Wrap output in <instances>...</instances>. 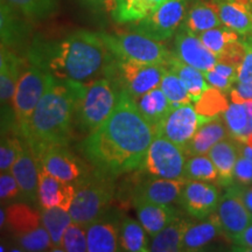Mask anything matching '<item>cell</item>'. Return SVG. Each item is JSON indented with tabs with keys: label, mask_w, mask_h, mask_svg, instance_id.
I'll return each instance as SVG.
<instances>
[{
	"label": "cell",
	"mask_w": 252,
	"mask_h": 252,
	"mask_svg": "<svg viewBox=\"0 0 252 252\" xmlns=\"http://www.w3.org/2000/svg\"><path fill=\"white\" fill-rule=\"evenodd\" d=\"M250 124H251V128H252V118H251V121H250Z\"/></svg>",
	"instance_id": "91938a15"
},
{
	"label": "cell",
	"mask_w": 252,
	"mask_h": 252,
	"mask_svg": "<svg viewBox=\"0 0 252 252\" xmlns=\"http://www.w3.org/2000/svg\"><path fill=\"white\" fill-rule=\"evenodd\" d=\"M213 160L217 172H219V182L223 186L234 184V168L239 157V147L237 141H232L224 138L219 141L208 152Z\"/></svg>",
	"instance_id": "7402d4cb"
},
{
	"label": "cell",
	"mask_w": 252,
	"mask_h": 252,
	"mask_svg": "<svg viewBox=\"0 0 252 252\" xmlns=\"http://www.w3.org/2000/svg\"><path fill=\"white\" fill-rule=\"evenodd\" d=\"M208 121L210 119L198 115L191 103L175 106L157 128L156 135L166 138L184 149L196 133L198 127Z\"/></svg>",
	"instance_id": "7c38bea8"
},
{
	"label": "cell",
	"mask_w": 252,
	"mask_h": 252,
	"mask_svg": "<svg viewBox=\"0 0 252 252\" xmlns=\"http://www.w3.org/2000/svg\"><path fill=\"white\" fill-rule=\"evenodd\" d=\"M156 138V131L138 109L134 99L122 91L111 116L88 134L80 150L88 162L104 174L117 176L140 171Z\"/></svg>",
	"instance_id": "6da1fadb"
},
{
	"label": "cell",
	"mask_w": 252,
	"mask_h": 252,
	"mask_svg": "<svg viewBox=\"0 0 252 252\" xmlns=\"http://www.w3.org/2000/svg\"><path fill=\"white\" fill-rule=\"evenodd\" d=\"M41 223L50 235L53 251H62L63 236L72 223L70 213L62 208H41Z\"/></svg>",
	"instance_id": "1f68e13d"
},
{
	"label": "cell",
	"mask_w": 252,
	"mask_h": 252,
	"mask_svg": "<svg viewBox=\"0 0 252 252\" xmlns=\"http://www.w3.org/2000/svg\"><path fill=\"white\" fill-rule=\"evenodd\" d=\"M33 151L37 168L63 181L76 185L86 179L94 167H89L83 160L70 152L68 145H45Z\"/></svg>",
	"instance_id": "ba28073f"
},
{
	"label": "cell",
	"mask_w": 252,
	"mask_h": 252,
	"mask_svg": "<svg viewBox=\"0 0 252 252\" xmlns=\"http://www.w3.org/2000/svg\"><path fill=\"white\" fill-rule=\"evenodd\" d=\"M230 98L232 103L244 104L248 99H252V81L247 83L238 82L237 87L230 90Z\"/></svg>",
	"instance_id": "681fc988"
},
{
	"label": "cell",
	"mask_w": 252,
	"mask_h": 252,
	"mask_svg": "<svg viewBox=\"0 0 252 252\" xmlns=\"http://www.w3.org/2000/svg\"><path fill=\"white\" fill-rule=\"evenodd\" d=\"M186 153L182 147L166 138L156 135L140 171L154 178L186 179Z\"/></svg>",
	"instance_id": "30bf717a"
},
{
	"label": "cell",
	"mask_w": 252,
	"mask_h": 252,
	"mask_svg": "<svg viewBox=\"0 0 252 252\" xmlns=\"http://www.w3.org/2000/svg\"><path fill=\"white\" fill-rule=\"evenodd\" d=\"M222 25L215 2L212 0H194L187 11L182 26L198 35Z\"/></svg>",
	"instance_id": "603a6c76"
},
{
	"label": "cell",
	"mask_w": 252,
	"mask_h": 252,
	"mask_svg": "<svg viewBox=\"0 0 252 252\" xmlns=\"http://www.w3.org/2000/svg\"><path fill=\"white\" fill-rule=\"evenodd\" d=\"M244 1H248V2H250V4H252V0H244Z\"/></svg>",
	"instance_id": "6f0895ef"
},
{
	"label": "cell",
	"mask_w": 252,
	"mask_h": 252,
	"mask_svg": "<svg viewBox=\"0 0 252 252\" xmlns=\"http://www.w3.org/2000/svg\"><path fill=\"white\" fill-rule=\"evenodd\" d=\"M189 0H169L146 18L131 24V30L157 41L172 37L184 24Z\"/></svg>",
	"instance_id": "8fae6325"
},
{
	"label": "cell",
	"mask_w": 252,
	"mask_h": 252,
	"mask_svg": "<svg viewBox=\"0 0 252 252\" xmlns=\"http://www.w3.org/2000/svg\"><path fill=\"white\" fill-rule=\"evenodd\" d=\"M187 179H162L151 176L132 191V202H152L171 204L180 200Z\"/></svg>",
	"instance_id": "e0dca14e"
},
{
	"label": "cell",
	"mask_w": 252,
	"mask_h": 252,
	"mask_svg": "<svg viewBox=\"0 0 252 252\" xmlns=\"http://www.w3.org/2000/svg\"><path fill=\"white\" fill-rule=\"evenodd\" d=\"M167 67H168L169 70L175 72L181 78V81L184 82L186 88H187L189 94H190L193 102H196L201 97V94L212 87L206 80L203 71L198 70V69L191 67L187 63L180 61L175 55L168 62Z\"/></svg>",
	"instance_id": "d6a6232c"
},
{
	"label": "cell",
	"mask_w": 252,
	"mask_h": 252,
	"mask_svg": "<svg viewBox=\"0 0 252 252\" xmlns=\"http://www.w3.org/2000/svg\"><path fill=\"white\" fill-rule=\"evenodd\" d=\"M235 250L252 252V223L232 238Z\"/></svg>",
	"instance_id": "f907efd6"
},
{
	"label": "cell",
	"mask_w": 252,
	"mask_h": 252,
	"mask_svg": "<svg viewBox=\"0 0 252 252\" xmlns=\"http://www.w3.org/2000/svg\"><path fill=\"white\" fill-rule=\"evenodd\" d=\"M27 60L58 80L83 84L111 78L117 62L100 34L86 30L60 39L36 36L28 47Z\"/></svg>",
	"instance_id": "7a4b0ae2"
},
{
	"label": "cell",
	"mask_w": 252,
	"mask_h": 252,
	"mask_svg": "<svg viewBox=\"0 0 252 252\" xmlns=\"http://www.w3.org/2000/svg\"><path fill=\"white\" fill-rule=\"evenodd\" d=\"M215 2L223 26L239 35L252 36V4L244 0H212Z\"/></svg>",
	"instance_id": "ffe728a7"
},
{
	"label": "cell",
	"mask_w": 252,
	"mask_h": 252,
	"mask_svg": "<svg viewBox=\"0 0 252 252\" xmlns=\"http://www.w3.org/2000/svg\"><path fill=\"white\" fill-rule=\"evenodd\" d=\"M236 140L239 141V143L247 145V146L251 147V149H252V130L250 132H248V133L243 135V137L238 138V139H236Z\"/></svg>",
	"instance_id": "db71d44e"
},
{
	"label": "cell",
	"mask_w": 252,
	"mask_h": 252,
	"mask_svg": "<svg viewBox=\"0 0 252 252\" xmlns=\"http://www.w3.org/2000/svg\"><path fill=\"white\" fill-rule=\"evenodd\" d=\"M88 251L115 252L122 251L119 229L112 222L97 220L87 226Z\"/></svg>",
	"instance_id": "d4e9b609"
},
{
	"label": "cell",
	"mask_w": 252,
	"mask_h": 252,
	"mask_svg": "<svg viewBox=\"0 0 252 252\" xmlns=\"http://www.w3.org/2000/svg\"><path fill=\"white\" fill-rule=\"evenodd\" d=\"M0 215H1V220H0V225H1V228H4V224H6V220H7V216H6V210H4V208H1Z\"/></svg>",
	"instance_id": "9f6ffc18"
},
{
	"label": "cell",
	"mask_w": 252,
	"mask_h": 252,
	"mask_svg": "<svg viewBox=\"0 0 252 252\" xmlns=\"http://www.w3.org/2000/svg\"><path fill=\"white\" fill-rule=\"evenodd\" d=\"M100 36L116 59L149 64H168L174 56L160 41L131 32L123 34H106L99 32Z\"/></svg>",
	"instance_id": "8992f818"
},
{
	"label": "cell",
	"mask_w": 252,
	"mask_h": 252,
	"mask_svg": "<svg viewBox=\"0 0 252 252\" xmlns=\"http://www.w3.org/2000/svg\"><path fill=\"white\" fill-rule=\"evenodd\" d=\"M49 75V74H48ZM86 84L50 76L34 110L25 141L32 150L45 145H69Z\"/></svg>",
	"instance_id": "3957f363"
},
{
	"label": "cell",
	"mask_w": 252,
	"mask_h": 252,
	"mask_svg": "<svg viewBox=\"0 0 252 252\" xmlns=\"http://www.w3.org/2000/svg\"><path fill=\"white\" fill-rule=\"evenodd\" d=\"M122 90L109 77L86 84L76 111V125L88 134L99 127L116 109Z\"/></svg>",
	"instance_id": "5b68a950"
},
{
	"label": "cell",
	"mask_w": 252,
	"mask_h": 252,
	"mask_svg": "<svg viewBox=\"0 0 252 252\" xmlns=\"http://www.w3.org/2000/svg\"><path fill=\"white\" fill-rule=\"evenodd\" d=\"M223 118H224L226 127H228L229 133L235 138L243 137L250 132L251 124H250V116L248 115L247 108H245L244 104H238V103H232L230 104L229 108L226 109V111L223 113Z\"/></svg>",
	"instance_id": "ab89813d"
},
{
	"label": "cell",
	"mask_w": 252,
	"mask_h": 252,
	"mask_svg": "<svg viewBox=\"0 0 252 252\" xmlns=\"http://www.w3.org/2000/svg\"><path fill=\"white\" fill-rule=\"evenodd\" d=\"M76 194L70 207L72 222L87 226L102 219L115 195V178L94 171L86 179L77 182Z\"/></svg>",
	"instance_id": "277c9868"
},
{
	"label": "cell",
	"mask_w": 252,
	"mask_h": 252,
	"mask_svg": "<svg viewBox=\"0 0 252 252\" xmlns=\"http://www.w3.org/2000/svg\"><path fill=\"white\" fill-rule=\"evenodd\" d=\"M134 102L137 104L141 115L150 123L154 131H157V128L166 118V116L173 109L168 98L160 87L154 88L149 93L141 94L140 97L134 99Z\"/></svg>",
	"instance_id": "83f0119b"
},
{
	"label": "cell",
	"mask_w": 252,
	"mask_h": 252,
	"mask_svg": "<svg viewBox=\"0 0 252 252\" xmlns=\"http://www.w3.org/2000/svg\"><path fill=\"white\" fill-rule=\"evenodd\" d=\"M24 67L23 59L14 50L1 47L0 55V98H1L2 130L12 126L15 131L13 97Z\"/></svg>",
	"instance_id": "4fadbf2b"
},
{
	"label": "cell",
	"mask_w": 252,
	"mask_h": 252,
	"mask_svg": "<svg viewBox=\"0 0 252 252\" xmlns=\"http://www.w3.org/2000/svg\"><path fill=\"white\" fill-rule=\"evenodd\" d=\"M222 234L224 232L215 212L208 220L189 226L182 242V251L202 250Z\"/></svg>",
	"instance_id": "4316f807"
},
{
	"label": "cell",
	"mask_w": 252,
	"mask_h": 252,
	"mask_svg": "<svg viewBox=\"0 0 252 252\" xmlns=\"http://www.w3.org/2000/svg\"><path fill=\"white\" fill-rule=\"evenodd\" d=\"M167 1L169 0H118L111 15L115 23L131 25L146 18Z\"/></svg>",
	"instance_id": "f546056e"
},
{
	"label": "cell",
	"mask_w": 252,
	"mask_h": 252,
	"mask_svg": "<svg viewBox=\"0 0 252 252\" xmlns=\"http://www.w3.org/2000/svg\"><path fill=\"white\" fill-rule=\"evenodd\" d=\"M62 251L86 252L88 251L87 228L72 222L63 236Z\"/></svg>",
	"instance_id": "7bdbcfd3"
},
{
	"label": "cell",
	"mask_w": 252,
	"mask_h": 252,
	"mask_svg": "<svg viewBox=\"0 0 252 252\" xmlns=\"http://www.w3.org/2000/svg\"><path fill=\"white\" fill-rule=\"evenodd\" d=\"M19 188L21 200L28 203L39 201V168L33 151L26 141L11 168Z\"/></svg>",
	"instance_id": "ac0fdd59"
},
{
	"label": "cell",
	"mask_w": 252,
	"mask_h": 252,
	"mask_svg": "<svg viewBox=\"0 0 252 252\" xmlns=\"http://www.w3.org/2000/svg\"><path fill=\"white\" fill-rule=\"evenodd\" d=\"M167 70L168 67L165 64H149L117 59L111 78L116 81L119 89L132 99H137L141 94L160 87Z\"/></svg>",
	"instance_id": "9c48e42d"
},
{
	"label": "cell",
	"mask_w": 252,
	"mask_h": 252,
	"mask_svg": "<svg viewBox=\"0 0 252 252\" xmlns=\"http://www.w3.org/2000/svg\"><path fill=\"white\" fill-rule=\"evenodd\" d=\"M6 224L13 232L15 237L21 236L32 230L42 225L41 223V212L33 209L24 202H17L11 204L6 209Z\"/></svg>",
	"instance_id": "4dcf8cb0"
},
{
	"label": "cell",
	"mask_w": 252,
	"mask_h": 252,
	"mask_svg": "<svg viewBox=\"0 0 252 252\" xmlns=\"http://www.w3.org/2000/svg\"><path fill=\"white\" fill-rule=\"evenodd\" d=\"M234 181L242 186L252 185V161L241 153L234 168Z\"/></svg>",
	"instance_id": "f6af8a7d"
},
{
	"label": "cell",
	"mask_w": 252,
	"mask_h": 252,
	"mask_svg": "<svg viewBox=\"0 0 252 252\" xmlns=\"http://www.w3.org/2000/svg\"><path fill=\"white\" fill-rule=\"evenodd\" d=\"M248 40H250V41H252V36H248Z\"/></svg>",
	"instance_id": "680465c9"
},
{
	"label": "cell",
	"mask_w": 252,
	"mask_h": 252,
	"mask_svg": "<svg viewBox=\"0 0 252 252\" xmlns=\"http://www.w3.org/2000/svg\"><path fill=\"white\" fill-rule=\"evenodd\" d=\"M137 208L138 220L151 237L169 224L178 215L174 208L169 204H160L152 202H138Z\"/></svg>",
	"instance_id": "cb8c5ba5"
},
{
	"label": "cell",
	"mask_w": 252,
	"mask_h": 252,
	"mask_svg": "<svg viewBox=\"0 0 252 252\" xmlns=\"http://www.w3.org/2000/svg\"><path fill=\"white\" fill-rule=\"evenodd\" d=\"M18 197H21V193L14 175L11 172H1L0 174V200L1 202L7 203Z\"/></svg>",
	"instance_id": "ee69618b"
},
{
	"label": "cell",
	"mask_w": 252,
	"mask_h": 252,
	"mask_svg": "<svg viewBox=\"0 0 252 252\" xmlns=\"http://www.w3.org/2000/svg\"><path fill=\"white\" fill-rule=\"evenodd\" d=\"M174 55L180 61L206 72L215 67L219 60L203 45L200 36L181 26L175 34Z\"/></svg>",
	"instance_id": "2e32d148"
},
{
	"label": "cell",
	"mask_w": 252,
	"mask_h": 252,
	"mask_svg": "<svg viewBox=\"0 0 252 252\" xmlns=\"http://www.w3.org/2000/svg\"><path fill=\"white\" fill-rule=\"evenodd\" d=\"M195 110L198 115L208 119L219 117L229 108V102L223 94V91L210 87L195 102Z\"/></svg>",
	"instance_id": "8d00e7d4"
},
{
	"label": "cell",
	"mask_w": 252,
	"mask_h": 252,
	"mask_svg": "<svg viewBox=\"0 0 252 252\" xmlns=\"http://www.w3.org/2000/svg\"><path fill=\"white\" fill-rule=\"evenodd\" d=\"M17 242L24 251H48L53 250V242L46 228L40 225L32 231L18 236Z\"/></svg>",
	"instance_id": "60d3db41"
},
{
	"label": "cell",
	"mask_w": 252,
	"mask_h": 252,
	"mask_svg": "<svg viewBox=\"0 0 252 252\" xmlns=\"http://www.w3.org/2000/svg\"><path fill=\"white\" fill-rule=\"evenodd\" d=\"M20 138L18 133L14 135L2 134L1 146H0V171L1 172H11L12 166L25 145V140H21Z\"/></svg>",
	"instance_id": "b9f144b4"
},
{
	"label": "cell",
	"mask_w": 252,
	"mask_h": 252,
	"mask_svg": "<svg viewBox=\"0 0 252 252\" xmlns=\"http://www.w3.org/2000/svg\"><path fill=\"white\" fill-rule=\"evenodd\" d=\"M204 76H206V80L208 81V83H209L210 86L216 88V89H220V91H223V93L231 90L232 84H234L235 82L230 80V78L224 77L223 75L219 74V72L214 70V69L204 72Z\"/></svg>",
	"instance_id": "c3c4849f"
},
{
	"label": "cell",
	"mask_w": 252,
	"mask_h": 252,
	"mask_svg": "<svg viewBox=\"0 0 252 252\" xmlns=\"http://www.w3.org/2000/svg\"><path fill=\"white\" fill-rule=\"evenodd\" d=\"M82 5L94 13H110L115 11L118 0H80Z\"/></svg>",
	"instance_id": "7dc6e473"
},
{
	"label": "cell",
	"mask_w": 252,
	"mask_h": 252,
	"mask_svg": "<svg viewBox=\"0 0 252 252\" xmlns=\"http://www.w3.org/2000/svg\"><path fill=\"white\" fill-rule=\"evenodd\" d=\"M49 75L36 65L30 64L19 78L13 97L15 132L23 139L26 137L34 110L45 93Z\"/></svg>",
	"instance_id": "52a82bcc"
},
{
	"label": "cell",
	"mask_w": 252,
	"mask_h": 252,
	"mask_svg": "<svg viewBox=\"0 0 252 252\" xmlns=\"http://www.w3.org/2000/svg\"><path fill=\"white\" fill-rule=\"evenodd\" d=\"M220 200L217 186L208 181L188 180L179 202L195 219H207L216 212Z\"/></svg>",
	"instance_id": "5bb4252c"
},
{
	"label": "cell",
	"mask_w": 252,
	"mask_h": 252,
	"mask_svg": "<svg viewBox=\"0 0 252 252\" xmlns=\"http://www.w3.org/2000/svg\"><path fill=\"white\" fill-rule=\"evenodd\" d=\"M245 54L237 71V82L247 83L252 81V41L244 40Z\"/></svg>",
	"instance_id": "bcb514c9"
},
{
	"label": "cell",
	"mask_w": 252,
	"mask_h": 252,
	"mask_svg": "<svg viewBox=\"0 0 252 252\" xmlns=\"http://www.w3.org/2000/svg\"><path fill=\"white\" fill-rule=\"evenodd\" d=\"M198 36H200L203 45L216 56L217 60L232 43L241 40L238 33L223 26V25L220 27L203 32V33L198 34Z\"/></svg>",
	"instance_id": "d590c367"
},
{
	"label": "cell",
	"mask_w": 252,
	"mask_h": 252,
	"mask_svg": "<svg viewBox=\"0 0 252 252\" xmlns=\"http://www.w3.org/2000/svg\"><path fill=\"white\" fill-rule=\"evenodd\" d=\"M23 14L1 1V47L13 50L27 39L28 25Z\"/></svg>",
	"instance_id": "484cf974"
},
{
	"label": "cell",
	"mask_w": 252,
	"mask_h": 252,
	"mask_svg": "<svg viewBox=\"0 0 252 252\" xmlns=\"http://www.w3.org/2000/svg\"><path fill=\"white\" fill-rule=\"evenodd\" d=\"M216 214L223 232L231 239L252 223V213L242 200L236 185H230L225 194L220 196Z\"/></svg>",
	"instance_id": "9a60e30c"
},
{
	"label": "cell",
	"mask_w": 252,
	"mask_h": 252,
	"mask_svg": "<svg viewBox=\"0 0 252 252\" xmlns=\"http://www.w3.org/2000/svg\"><path fill=\"white\" fill-rule=\"evenodd\" d=\"M147 231L140 222L124 219L119 226V242L123 251L146 252L150 251V241Z\"/></svg>",
	"instance_id": "836d02e7"
},
{
	"label": "cell",
	"mask_w": 252,
	"mask_h": 252,
	"mask_svg": "<svg viewBox=\"0 0 252 252\" xmlns=\"http://www.w3.org/2000/svg\"><path fill=\"white\" fill-rule=\"evenodd\" d=\"M76 194V186L72 182L48 174L39 169V202L41 208H62L70 210L72 201Z\"/></svg>",
	"instance_id": "d6986e66"
},
{
	"label": "cell",
	"mask_w": 252,
	"mask_h": 252,
	"mask_svg": "<svg viewBox=\"0 0 252 252\" xmlns=\"http://www.w3.org/2000/svg\"><path fill=\"white\" fill-rule=\"evenodd\" d=\"M239 195H241L242 200L245 203V206L252 213V185L250 186H242L236 185Z\"/></svg>",
	"instance_id": "816d5d0a"
},
{
	"label": "cell",
	"mask_w": 252,
	"mask_h": 252,
	"mask_svg": "<svg viewBox=\"0 0 252 252\" xmlns=\"http://www.w3.org/2000/svg\"><path fill=\"white\" fill-rule=\"evenodd\" d=\"M237 143H238V147H239V153L243 154L244 157H247L248 159H250L252 161V149L251 147H249V146H247V145L239 143V141H237Z\"/></svg>",
	"instance_id": "f5cc1de1"
},
{
	"label": "cell",
	"mask_w": 252,
	"mask_h": 252,
	"mask_svg": "<svg viewBox=\"0 0 252 252\" xmlns=\"http://www.w3.org/2000/svg\"><path fill=\"white\" fill-rule=\"evenodd\" d=\"M228 132L229 130L222 116L210 119L198 127L194 137L184 147L186 156L208 154L214 145L228 137Z\"/></svg>",
	"instance_id": "44dd1931"
},
{
	"label": "cell",
	"mask_w": 252,
	"mask_h": 252,
	"mask_svg": "<svg viewBox=\"0 0 252 252\" xmlns=\"http://www.w3.org/2000/svg\"><path fill=\"white\" fill-rule=\"evenodd\" d=\"M193 223L176 216L174 220L152 237L150 251L154 252H178L182 251V242L189 226Z\"/></svg>",
	"instance_id": "f1b7e54d"
},
{
	"label": "cell",
	"mask_w": 252,
	"mask_h": 252,
	"mask_svg": "<svg viewBox=\"0 0 252 252\" xmlns=\"http://www.w3.org/2000/svg\"><path fill=\"white\" fill-rule=\"evenodd\" d=\"M245 108H247V111H248V115L250 116V118H252V99H248L247 102L244 103Z\"/></svg>",
	"instance_id": "11a10c76"
},
{
	"label": "cell",
	"mask_w": 252,
	"mask_h": 252,
	"mask_svg": "<svg viewBox=\"0 0 252 252\" xmlns=\"http://www.w3.org/2000/svg\"><path fill=\"white\" fill-rule=\"evenodd\" d=\"M160 88L166 94L173 108L193 102V98H191L190 94H189L184 82L181 81V78L169 69L163 75Z\"/></svg>",
	"instance_id": "f35d334b"
},
{
	"label": "cell",
	"mask_w": 252,
	"mask_h": 252,
	"mask_svg": "<svg viewBox=\"0 0 252 252\" xmlns=\"http://www.w3.org/2000/svg\"><path fill=\"white\" fill-rule=\"evenodd\" d=\"M185 178L187 180L219 181V172L208 154L193 156L186 161Z\"/></svg>",
	"instance_id": "74e56055"
},
{
	"label": "cell",
	"mask_w": 252,
	"mask_h": 252,
	"mask_svg": "<svg viewBox=\"0 0 252 252\" xmlns=\"http://www.w3.org/2000/svg\"><path fill=\"white\" fill-rule=\"evenodd\" d=\"M28 20H43L58 11L59 0H1Z\"/></svg>",
	"instance_id": "e575fe53"
}]
</instances>
